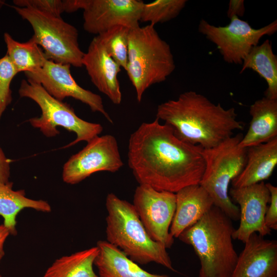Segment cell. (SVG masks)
I'll return each mask as SVG.
<instances>
[{
	"mask_svg": "<svg viewBox=\"0 0 277 277\" xmlns=\"http://www.w3.org/2000/svg\"><path fill=\"white\" fill-rule=\"evenodd\" d=\"M202 150L179 139L156 118L131 134L128 163L139 184L175 193L200 184L205 167Z\"/></svg>",
	"mask_w": 277,
	"mask_h": 277,
	"instance_id": "cell-1",
	"label": "cell"
},
{
	"mask_svg": "<svg viewBox=\"0 0 277 277\" xmlns=\"http://www.w3.org/2000/svg\"><path fill=\"white\" fill-rule=\"evenodd\" d=\"M156 116L179 139L203 149L213 148L232 136L234 130L243 129L234 108L225 109L193 91L159 105Z\"/></svg>",
	"mask_w": 277,
	"mask_h": 277,
	"instance_id": "cell-2",
	"label": "cell"
},
{
	"mask_svg": "<svg viewBox=\"0 0 277 277\" xmlns=\"http://www.w3.org/2000/svg\"><path fill=\"white\" fill-rule=\"evenodd\" d=\"M234 230L232 221L213 206L179 235L199 258L198 277H232L239 257L232 243Z\"/></svg>",
	"mask_w": 277,
	"mask_h": 277,
	"instance_id": "cell-3",
	"label": "cell"
},
{
	"mask_svg": "<svg viewBox=\"0 0 277 277\" xmlns=\"http://www.w3.org/2000/svg\"><path fill=\"white\" fill-rule=\"evenodd\" d=\"M107 241L138 264L155 263L173 268L167 248L148 234L133 205L113 193L106 199Z\"/></svg>",
	"mask_w": 277,
	"mask_h": 277,
	"instance_id": "cell-4",
	"label": "cell"
},
{
	"mask_svg": "<svg viewBox=\"0 0 277 277\" xmlns=\"http://www.w3.org/2000/svg\"><path fill=\"white\" fill-rule=\"evenodd\" d=\"M175 68L170 47L160 36L154 25L149 24L130 29L125 70L138 102L148 88L165 81Z\"/></svg>",
	"mask_w": 277,
	"mask_h": 277,
	"instance_id": "cell-5",
	"label": "cell"
},
{
	"mask_svg": "<svg viewBox=\"0 0 277 277\" xmlns=\"http://www.w3.org/2000/svg\"><path fill=\"white\" fill-rule=\"evenodd\" d=\"M243 136L239 133L213 148L202 150L205 167L199 184L210 196L214 206L234 221L240 219V209L230 199L229 187L246 163L247 148L239 146Z\"/></svg>",
	"mask_w": 277,
	"mask_h": 277,
	"instance_id": "cell-6",
	"label": "cell"
},
{
	"mask_svg": "<svg viewBox=\"0 0 277 277\" xmlns=\"http://www.w3.org/2000/svg\"><path fill=\"white\" fill-rule=\"evenodd\" d=\"M18 94L21 97L32 100L40 107L41 115L31 118L28 122L33 127L38 128L46 136L53 137L60 134L57 127H62L75 133L76 138L65 147L81 141L88 143L99 136L103 130L101 124L81 118L69 104L56 100L39 84L34 81L23 80Z\"/></svg>",
	"mask_w": 277,
	"mask_h": 277,
	"instance_id": "cell-7",
	"label": "cell"
},
{
	"mask_svg": "<svg viewBox=\"0 0 277 277\" xmlns=\"http://www.w3.org/2000/svg\"><path fill=\"white\" fill-rule=\"evenodd\" d=\"M12 7L31 25L34 33L30 39L42 49L47 60L77 68L83 67L84 52L80 47L78 31L74 26L61 17L29 8Z\"/></svg>",
	"mask_w": 277,
	"mask_h": 277,
	"instance_id": "cell-8",
	"label": "cell"
},
{
	"mask_svg": "<svg viewBox=\"0 0 277 277\" xmlns=\"http://www.w3.org/2000/svg\"><path fill=\"white\" fill-rule=\"evenodd\" d=\"M230 19V23L223 27L215 26L203 19L198 27L199 32L216 46L228 63L242 65L263 36L271 35L277 31L276 19L263 27L254 29L237 16Z\"/></svg>",
	"mask_w": 277,
	"mask_h": 277,
	"instance_id": "cell-9",
	"label": "cell"
},
{
	"mask_svg": "<svg viewBox=\"0 0 277 277\" xmlns=\"http://www.w3.org/2000/svg\"><path fill=\"white\" fill-rule=\"evenodd\" d=\"M132 204L150 238L170 248L174 243L169 230L175 211V193L139 184Z\"/></svg>",
	"mask_w": 277,
	"mask_h": 277,
	"instance_id": "cell-10",
	"label": "cell"
},
{
	"mask_svg": "<svg viewBox=\"0 0 277 277\" xmlns=\"http://www.w3.org/2000/svg\"><path fill=\"white\" fill-rule=\"evenodd\" d=\"M123 165L115 137L111 134L98 136L65 163L62 178L66 183L74 185L97 172H115Z\"/></svg>",
	"mask_w": 277,
	"mask_h": 277,
	"instance_id": "cell-11",
	"label": "cell"
},
{
	"mask_svg": "<svg viewBox=\"0 0 277 277\" xmlns=\"http://www.w3.org/2000/svg\"><path fill=\"white\" fill-rule=\"evenodd\" d=\"M70 65L47 60L44 66L34 72H25L28 80L39 84L56 100L63 101L71 97L88 105L93 112L102 114L110 123L113 121L106 111L101 96L81 87L71 74Z\"/></svg>",
	"mask_w": 277,
	"mask_h": 277,
	"instance_id": "cell-12",
	"label": "cell"
},
{
	"mask_svg": "<svg viewBox=\"0 0 277 277\" xmlns=\"http://www.w3.org/2000/svg\"><path fill=\"white\" fill-rule=\"evenodd\" d=\"M144 4L140 0H84V29L98 35L116 26L136 28Z\"/></svg>",
	"mask_w": 277,
	"mask_h": 277,
	"instance_id": "cell-13",
	"label": "cell"
},
{
	"mask_svg": "<svg viewBox=\"0 0 277 277\" xmlns=\"http://www.w3.org/2000/svg\"><path fill=\"white\" fill-rule=\"evenodd\" d=\"M229 195L240 209V225L232 234L233 240L245 243L253 233L262 236L270 235L271 230L265 223V216L270 195L266 184L262 182L241 188H232Z\"/></svg>",
	"mask_w": 277,
	"mask_h": 277,
	"instance_id": "cell-14",
	"label": "cell"
},
{
	"mask_svg": "<svg viewBox=\"0 0 277 277\" xmlns=\"http://www.w3.org/2000/svg\"><path fill=\"white\" fill-rule=\"evenodd\" d=\"M82 63L97 89L113 104H120L122 96L117 75L121 67L108 54L97 35L84 53Z\"/></svg>",
	"mask_w": 277,
	"mask_h": 277,
	"instance_id": "cell-15",
	"label": "cell"
},
{
	"mask_svg": "<svg viewBox=\"0 0 277 277\" xmlns=\"http://www.w3.org/2000/svg\"><path fill=\"white\" fill-rule=\"evenodd\" d=\"M232 277H277V242L252 233L245 243Z\"/></svg>",
	"mask_w": 277,
	"mask_h": 277,
	"instance_id": "cell-16",
	"label": "cell"
},
{
	"mask_svg": "<svg viewBox=\"0 0 277 277\" xmlns=\"http://www.w3.org/2000/svg\"><path fill=\"white\" fill-rule=\"evenodd\" d=\"M176 194L175 211L170 227L174 238L196 223L213 206V201L200 185L185 187Z\"/></svg>",
	"mask_w": 277,
	"mask_h": 277,
	"instance_id": "cell-17",
	"label": "cell"
},
{
	"mask_svg": "<svg viewBox=\"0 0 277 277\" xmlns=\"http://www.w3.org/2000/svg\"><path fill=\"white\" fill-rule=\"evenodd\" d=\"M277 164V137L266 143L247 148L245 166L231 184L238 188L267 180Z\"/></svg>",
	"mask_w": 277,
	"mask_h": 277,
	"instance_id": "cell-18",
	"label": "cell"
},
{
	"mask_svg": "<svg viewBox=\"0 0 277 277\" xmlns=\"http://www.w3.org/2000/svg\"><path fill=\"white\" fill-rule=\"evenodd\" d=\"M249 113L252 118L240 147L247 148L277 137V100L265 96L256 100L250 106Z\"/></svg>",
	"mask_w": 277,
	"mask_h": 277,
	"instance_id": "cell-19",
	"label": "cell"
},
{
	"mask_svg": "<svg viewBox=\"0 0 277 277\" xmlns=\"http://www.w3.org/2000/svg\"><path fill=\"white\" fill-rule=\"evenodd\" d=\"M98 254L94 261L98 277H170L150 273L107 241L97 242Z\"/></svg>",
	"mask_w": 277,
	"mask_h": 277,
	"instance_id": "cell-20",
	"label": "cell"
},
{
	"mask_svg": "<svg viewBox=\"0 0 277 277\" xmlns=\"http://www.w3.org/2000/svg\"><path fill=\"white\" fill-rule=\"evenodd\" d=\"M13 183H0V215L4 219L3 225L10 235L17 234L16 216L25 208L48 213L51 211L50 204L46 201L33 200L26 196L24 190H13Z\"/></svg>",
	"mask_w": 277,
	"mask_h": 277,
	"instance_id": "cell-21",
	"label": "cell"
},
{
	"mask_svg": "<svg viewBox=\"0 0 277 277\" xmlns=\"http://www.w3.org/2000/svg\"><path fill=\"white\" fill-rule=\"evenodd\" d=\"M240 73L250 69L263 78L267 84L265 96L277 100V56L268 39L253 47L244 58Z\"/></svg>",
	"mask_w": 277,
	"mask_h": 277,
	"instance_id": "cell-22",
	"label": "cell"
},
{
	"mask_svg": "<svg viewBox=\"0 0 277 277\" xmlns=\"http://www.w3.org/2000/svg\"><path fill=\"white\" fill-rule=\"evenodd\" d=\"M98 252L95 246L59 258L48 268L43 277H98L93 268Z\"/></svg>",
	"mask_w": 277,
	"mask_h": 277,
	"instance_id": "cell-23",
	"label": "cell"
},
{
	"mask_svg": "<svg viewBox=\"0 0 277 277\" xmlns=\"http://www.w3.org/2000/svg\"><path fill=\"white\" fill-rule=\"evenodd\" d=\"M8 55L17 73L34 72L41 69L47 60L42 49L29 39L21 43L8 33H4Z\"/></svg>",
	"mask_w": 277,
	"mask_h": 277,
	"instance_id": "cell-24",
	"label": "cell"
},
{
	"mask_svg": "<svg viewBox=\"0 0 277 277\" xmlns=\"http://www.w3.org/2000/svg\"><path fill=\"white\" fill-rule=\"evenodd\" d=\"M186 0H156L145 3L140 15V22H149L155 26L176 17L185 7Z\"/></svg>",
	"mask_w": 277,
	"mask_h": 277,
	"instance_id": "cell-25",
	"label": "cell"
},
{
	"mask_svg": "<svg viewBox=\"0 0 277 277\" xmlns=\"http://www.w3.org/2000/svg\"><path fill=\"white\" fill-rule=\"evenodd\" d=\"M130 29L116 26L97 35L111 58L126 70L128 58V34Z\"/></svg>",
	"mask_w": 277,
	"mask_h": 277,
	"instance_id": "cell-26",
	"label": "cell"
},
{
	"mask_svg": "<svg viewBox=\"0 0 277 277\" xmlns=\"http://www.w3.org/2000/svg\"><path fill=\"white\" fill-rule=\"evenodd\" d=\"M17 73L7 54L0 58V120L4 112L11 103L10 85Z\"/></svg>",
	"mask_w": 277,
	"mask_h": 277,
	"instance_id": "cell-27",
	"label": "cell"
},
{
	"mask_svg": "<svg viewBox=\"0 0 277 277\" xmlns=\"http://www.w3.org/2000/svg\"><path fill=\"white\" fill-rule=\"evenodd\" d=\"M15 6L31 8L41 12L60 17L65 12L64 0H14Z\"/></svg>",
	"mask_w": 277,
	"mask_h": 277,
	"instance_id": "cell-28",
	"label": "cell"
},
{
	"mask_svg": "<svg viewBox=\"0 0 277 277\" xmlns=\"http://www.w3.org/2000/svg\"><path fill=\"white\" fill-rule=\"evenodd\" d=\"M270 195V204L265 216L266 226L270 230H277V187L270 183H266Z\"/></svg>",
	"mask_w": 277,
	"mask_h": 277,
	"instance_id": "cell-29",
	"label": "cell"
},
{
	"mask_svg": "<svg viewBox=\"0 0 277 277\" xmlns=\"http://www.w3.org/2000/svg\"><path fill=\"white\" fill-rule=\"evenodd\" d=\"M10 175V161L7 159L0 147V183L9 182Z\"/></svg>",
	"mask_w": 277,
	"mask_h": 277,
	"instance_id": "cell-30",
	"label": "cell"
},
{
	"mask_svg": "<svg viewBox=\"0 0 277 277\" xmlns=\"http://www.w3.org/2000/svg\"><path fill=\"white\" fill-rule=\"evenodd\" d=\"M245 9L243 0H230L227 11V16L229 18L233 16L241 17L244 15Z\"/></svg>",
	"mask_w": 277,
	"mask_h": 277,
	"instance_id": "cell-31",
	"label": "cell"
},
{
	"mask_svg": "<svg viewBox=\"0 0 277 277\" xmlns=\"http://www.w3.org/2000/svg\"><path fill=\"white\" fill-rule=\"evenodd\" d=\"M9 235L7 228L3 224L0 225V263L5 255L4 244Z\"/></svg>",
	"mask_w": 277,
	"mask_h": 277,
	"instance_id": "cell-32",
	"label": "cell"
},
{
	"mask_svg": "<svg viewBox=\"0 0 277 277\" xmlns=\"http://www.w3.org/2000/svg\"><path fill=\"white\" fill-rule=\"evenodd\" d=\"M4 1H1L0 0V8L3 6V5L4 4Z\"/></svg>",
	"mask_w": 277,
	"mask_h": 277,
	"instance_id": "cell-33",
	"label": "cell"
},
{
	"mask_svg": "<svg viewBox=\"0 0 277 277\" xmlns=\"http://www.w3.org/2000/svg\"><path fill=\"white\" fill-rule=\"evenodd\" d=\"M0 277H2V276L0 274Z\"/></svg>",
	"mask_w": 277,
	"mask_h": 277,
	"instance_id": "cell-34",
	"label": "cell"
}]
</instances>
